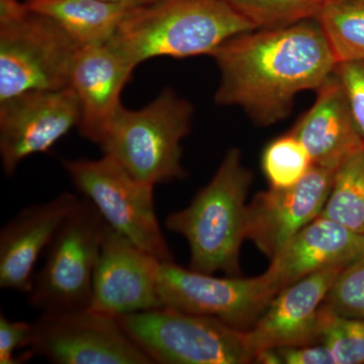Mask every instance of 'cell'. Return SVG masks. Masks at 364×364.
<instances>
[{"label":"cell","instance_id":"cell-1","mask_svg":"<svg viewBox=\"0 0 364 364\" xmlns=\"http://www.w3.org/2000/svg\"><path fill=\"white\" fill-rule=\"evenodd\" d=\"M210 56L221 74L215 104L241 107L262 127L287 119L296 95L317 91L337 65L315 18L240 33Z\"/></svg>","mask_w":364,"mask_h":364},{"label":"cell","instance_id":"cell-2","mask_svg":"<svg viewBox=\"0 0 364 364\" xmlns=\"http://www.w3.org/2000/svg\"><path fill=\"white\" fill-rule=\"evenodd\" d=\"M254 30L226 0H157L131 9L107 44L136 67L155 57L210 55L225 41Z\"/></svg>","mask_w":364,"mask_h":364},{"label":"cell","instance_id":"cell-3","mask_svg":"<svg viewBox=\"0 0 364 364\" xmlns=\"http://www.w3.org/2000/svg\"><path fill=\"white\" fill-rule=\"evenodd\" d=\"M252 179V172L242 161L241 150L231 148L188 207L166 218L167 229L188 242L191 269L241 277V247L247 239L246 200Z\"/></svg>","mask_w":364,"mask_h":364},{"label":"cell","instance_id":"cell-4","mask_svg":"<svg viewBox=\"0 0 364 364\" xmlns=\"http://www.w3.org/2000/svg\"><path fill=\"white\" fill-rule=\"evenodd\" d=\"M193 107L170 88L136 111L119 107L95 143L139 181L156 186L184 178L181 141Z\"/></svg>","mask_w":364,"mask_h":364},{"label":"cell","instance_id":"cell-5","mask_svg":"<svg viewBox=\"0 0 364 364\" xmlns=\"http://www.w3.org/2000/svg\"><path fill=\"white\" fill-rule=\"evenodd\" d=\"M129 337L160 364L254 363L246 331L218 318L161 306L117 317Z\"/></svg>","mask_w":364,"mask_h":364},{"label":"cell","instance_id":"cell-6","mask_svg":"<svg viewBox=\"0 0 364 364\" xmlns=\"http://www.w3.org/2000/svg\"><path fill=\"white\" fill-rule=\"evenodd\" d=\"M107 227L90 200H79L55 234L44 267L33 277L28 294L31 306L42 312L90 306L93 275Z\"/></svg>","mask_w":364,"mask_h":364},{"label":"cell","instance_id":"cell-7","mask_svg":"<svg viewBox=\"0 0 364 364\" xmlns=\"http://www.w3.org/2000/svg\"><path fill=\"white\" fill-rule=\"evenodd\" d=\"M74 186L109 227L162 262L174 261L154 205V186L139 181L114 158L64 161Z\"/></svg>","mask_w":364,"mask_h":364},{"label":"cell","instance_id":"cell-8","mask_svg":"<svg viewBox=\"0 0 364 364\" xmlns=\"http://www.w3.org/2000/svg\"><path fill=\"white\" fill-rule=\"evenodd\" d=\"M79 48L58 23L28 7L0 23V102L28 91L70 85Z\"/></svg>","mask_w":364,"mask_h":364},{"label":"cell","instance_id":"cell-9","mask_svg":"<svg viewBox=\"0 0 364 364\" xmlns=\"http://www.w3.org/2000/svg\"><path fill=\"white\" fill-rule=\"evenodd\" d=\"M31 350L56 364H151L117 317L88 308L46 311Z\"/></svg>","mask_w":364,"mask_h":364},{"label":"cell","instance_id":"cell-10","mask_svg":"<svg viewBox=\"0 0 364 364\" xmlns=\"http://www.w3.org/2000/svg\"><path fill=\"white\" fill-rule=\"evenodd\" d=\"M158 294L163 306L218 318L248 331L275 296L264 274L253 279L215 277L177 265L160 262Z\"/></svg>","mask_w":364,"mask_h":364},{"label":"cell","instance_id":"cell-11","mask_svg":"<svg viewBox=\"0 0 364 364\" xmlns=\"http://www.w3.org/2000/svg\"><path fill=\"white\" fill-rule=\"evenodd\" d=\"M80 119V102L70 85L28 91L0 102V157L6 176L26 158L48 152Z\"/></svg>","mask_w":364,"mask_h":364},{"label":"cell","instance_id":"cell-12","mask_svg":"<svg viewBox=\"0 0 364 364\" xmlns=\"http://www.w3.org/2000/svg\"><path fill=\"white\" fill-rule=\"evenodd\" d=\"M160 262L107 227L93 275L90 308L114 317L161 308Z\"/></svg>","mask_w":364,"mask_h":364},{"label":"cell","instance_id":"cell-13","mask_svg":"<svg viewBox=\"0 0 364 364\" xmlns=\"http://www.w3.org/2000/svg\"><path fill=\"white\" fill-rule=\"evenodd\" d=\"M336 170L313 164L293 186L260 191L248 205L247 239L270 260L322 214Z\"/></svg>","mask_w":364,"mask_h":364},{"label":"cell","instance_id":"cell-14","mask_svg":"<svg viewBox=\"0 0 364 364\" xmlns=\"http://www.w3.org/2000/svg\"><path fill=\"white\" fill-rule=\"evenodd\" d=\"M343 269L313 273L275 294L257 322L246 331L254 359L267 349L320 343L325 318L323 304Z\"/></svg>","mask_w":364,"mask_h":364},{"label":"cell","instance_id":"cell-15","mask_svg":"<svg viewBox=\"0 0 364 364\" xmlns=\"http://www.w3.org/2000/svg\"><path fill=\"white\" fill-rule=\"evenodd\" d=\"M79 200L70 193H62L50 202L23 208L4 225L0 232L2 289L30 293L36 263Z\"/></svg>","mask_w":364,"mask_h":364},{"label":"cell","instance_id":"cell-16","mask_svg":"<svg viewBox=\"0 0 364 364\" xmlns=\"http://www.w3.org/2000/svg\"><path fill=\"white\" fill-rule=\"evenodd\" d=\"M364 256V234L318 217L306 225L274 258L263 274L277 294L313 273L345 268Z\"/></svg>","mask_w":364,"mask_h":364},{"label":"cell","instance_id":"cell-17","mask_svg":"<svg viewBox=\"0 0 364 364\" xmlns=\"http://www.w3.org/2000/svg\"><path fill=\"white\" fill-rule=\"evenodd\" d=\"M136 67L107 44L79 48L72 66L70 86L80 102L79 132L97 143L121 107L122 90Z\"/></svg>","mask_w":364,"mask_h":364},{"label":"cell","instance_id":"cell-18","mask_svg":"<svg viewBox=\"0 0 364 364\" xmlns=\"http://www.w3.org/2000/svg\"><path fill=\"white\" fill-rule=\"evenodd\" d=\"M316 92L312 107L289 132L305 145L313 164L337 170L364 143L335 72Z\"/></svg>","mask_w":364,"mask_h":364},{"label":"cell","instance_id":"cell-19","mask_svg":"<svg viewBox=\"0 0 364 364\" xmlns=\"http://www.w3.org/2000/svg\"><path fill=\"white\" fill-rule=\"evenodd\" d=\"M26 4L58 23L80 47L107 44L132 9L107 0H39Z\"/></svg>","mask_w":364,"mask_h":364},{"label":"cell","instance_id":"cell-20","mask_svg":"<svg viewBox=\"0 0 364 364\" xmlns=\"http://www.w3.org/2000/svg\"><path fill=\"white\" fill-rule=\"evenodd\" d=\"M315 20L337 64L364 62V0H332Z\"/></svg>","mask_w":364,"mask_h":364},{"label":"cell","instance_id":"cell-21","mask_svg":"<svg viewBox=\"0 0 364 364\" xmlns=\"http://www.w3.org/2000/svg\"><path fill=\"white\" fill-rule=\"evenodd\" d=\"M322 217L364 234V147L353 153L335 171Z\"/></svg>","mask_w":364,"mask_h":364},{"label":"cell","instance_id":"cell-22","mask_svg":"<svg viewBox=\"0 0 364 364\" xmlns=\"http://www.w3.org/2000/svg\"><path fill=\"white\" fill-rule=\"evenodd\" d=\"M261 165L270 188H284L298 183L313 166V161L305 145L287 132L265 147Z\"/></svg>","mask_w":364,"mask_h":364},{"label":"cell","instance_id":"cell-23","mask_svg":"<svg viewBox=\"0 0 364 364\" xmlns=\"http://www.w3.org/2000/svg\"><path fill=\"white\" fill-rule=\"evenodd\" d=\"M256 28H272L315 18L332 0H226Z\"/></svg>","mask_w":364,"mask_h":364},{"label":"cell","instance_id":"cell-24","mask_svg":"<svg viewBox=\"0 0 364 364\" xmlns=\"http://www.w3.org/2000/svg\"><path fill=\"white\" fill-rule=\"evenodd\" d=\"M324 310L320 343L331 350L336 364H364V318L340 317Z\"/></svg>","mask_w":364,"mask_h":364},{"label":"cell","instance_id":"cell-25","mask_svg":"<svg viewBox=\"0 0 364 364\" xmlns=\"http://www.w3.org/2000/svg\"><path fill=\"white\" fill-rule=\"evenodd\" d=\"M324 306L333 315L364 318V256L339 273Z\"/></svg>","mask_w":364,"mask_h":364},{"label":"cell","instance_id":"cell-26","mask_svg":"<svg viewBox=\"0 0 364 364\" xmlns=\"http://www.w3.org/2000/svg\"><path fill=\"white\" fill-rule=\"evenodd\" d=\"M352 119L364 143V62H343L335 67Z\"/></svg>","mask_w":364,"mask_h":364},{"label":"cell","instance_id":"cell-27","mask_svg":"<svg viewBox=\"0 0 364 364\" xmlns=\"http://www.w3.org/2000/svg\"><path fill=\"white\" fill-rule=\"evenodd\" d=\"M33 324L13 321L0 315V364H20L28 360L16 356L18 349L32 346Z\"/></svg>","mask_w":364,"mask_h":364},{"label":"cell","instance_id":"cell-28","mask_svg":"<svg viewBox=\"0 0 364 364\" xmlns=\"http://www.w3.org/2000/svg\"><path fill=\"white\" fill-rule=\"evenodd\" d=\"M275 349L282 364H336L331 350L323 343Z\"/></svg>","mask_w":364,"mask_h":364},{"label":"cell","instance_id":"cell-29","mask_svg":"<svg viewBox=\"0 0 364 364\" xmlns=\"http://www.w3.org/2000/svg\"><path fill=\"white\" fill-rule=\"evenodd\" d=\"M28 11L25 4L18 0H0V23L14 20Z\"/></svg>","mask_w":364,"mask_h":364},{"label":"cell","instance_id":"cell-30","mask_svg":"<svg viewBox=\"0 0 364 364\" xmlns=\"http://www.w3.org/2000/svg\"><path fill=\"white\" fill-rule=\"evenodd\" d=\"M107 1L117 2V4H124V6L133 9V7L148 6L157 0H107Z\"/></svg>","mask_w":364,"mask_h":364},{"label":"cell","instance_id":"cell-31","mask_svg":"<svg viewBox=\"0 0 364 364\" xmlns=\"http://www.w3.org/2000/svg\"><path fill=\"white\" fill-rule=\"evenodd\" d=\"M33 1H39V0H26V2H33Z\"/></svg>","mask_w":364,"mask_h":364}]
</instances>
